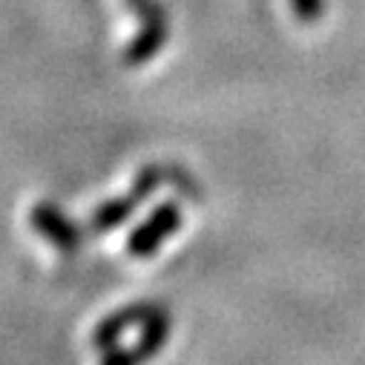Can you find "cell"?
<instances>
[{
    "mask_svg": "<svg viewBox=\"0 0 365 365\" xmlns=\"http://www.w3.org/2000/svg\"><path fill=\"white\" fill-rule=\"evenodd\" d=\"M178 227H181V207H178L175 202H164V205L130 236L127 250H130L133 256H138V259L153 256V253L158 250V245H161L167 236H173Z\"/></svg>",
    "mask_w": 365,
    "mask_h": 365,
    "instance_id": "cell-4",
    "label": "cell"
},
{
    "mask_svg": "<svg viewBox=\"0 0 365 365\" xmlns=\"http://www.w3.org/2000/svg\"><path fill=\"white\" fill-rule=\"evenodd\" d=\"M167 336H170V314L164 308L147 325H141V336H138V342L133 348H115V351H110L101 365H144L147 359H153L164 348Z\"/></svg>",
    "mask_w": 365,
    "mask_h": 365,
    "instance_id": "cell-3",
    "label": "cell"
},
{
    "mask_svg": "<svg viewBox=\"0 0 365 365\" xmlns=\"http://www.w3.org/2000/svg\"><path fill=\"white\" fill-rule=\"evenodd\" d=\"M130 9L138 12L141 18V32L138 38L124 49V63L130 66H141L150 58H155L161 52V46L167 43L170 35V21H167V9L158 0H127Z\"/></svg>",
    "mask_w": 365,
    "mask_h": 365,
    "instance_id": "cell-2",
    "label": "cell"
},
{
    "mask_svg": "<svg viewBox=\"0 0 365 365\" xmlns=\"http://www.w3.org/2000/svg\"><path fill=\"white\" fill-rule=\"evenodd\" d=\"M32 227L41 233V236H46L49 242H52V247L55 250H61V253H75L78 247H81V242H83V230L78 227V225H72L55 205H49V202H43V205H38L35 210H32Z\"/></svg>",
    "mask_w": 365,
    "mask_h": 365,
    "instance_id": "cell-5",
    "label": "cell"
},
{
    "mask_svg": "<svg viewBox=\"0 0 365 365\" xmlns=\"http://www.w3.org/2000/svg\"><path fill=\"white\" fill-rule=\"evenodd\" d=\"M161 311H164V305H150V302L130 305V308L118 311L115 317L104 319V322L96 328L93 345H96V348H110V345H115V339H118L127 328H133V325H147V322H150L155 314H161Z\"/></svg>",
    "mask_w": 365,
    "mask_h": 365,
    "instance_id": "cell-6",
    "label": "cell"
},
{
    "mask_svg": "<svg viewBox=\"0 0 365 365\" xmlns=\"http://www.w3.org/2000/svg\"><path fill=\"white\" fill-rule=\"evenodd\" d=\"M299 24H317L325 15V0H291Z\"/></svg>",
    "mask_w": 365,
    "mask_h": 365,
    "instance_id": "cell-7",
    "label": "cell"
},
{
    "mask_svg": "<svg viewBox=\"0 0 365 365\" xmlns=\"http://www.w3.org/2000/svg\"><path fill=\"white\" fill-rule=\"evenodd\" d=\"M164 181H173V185H178V190L185 193V196H190L193 202H202V199H199V196H202V187L196 185V181H193L185 170H175V167H147V170H141V175L135 178L133 193L121 196L118 202L101 205V207L96 210L93 222H89V230H93V233L115 230L118 225L127 222V216H133V213L138 210V205H141L153 190H158V187L164 185Z\"/></svg>",
    "mask_w": 365,
    "mask_h": 365,
    "instance_id": "cell-1",
    "label": "cell"
}]
</instances>
